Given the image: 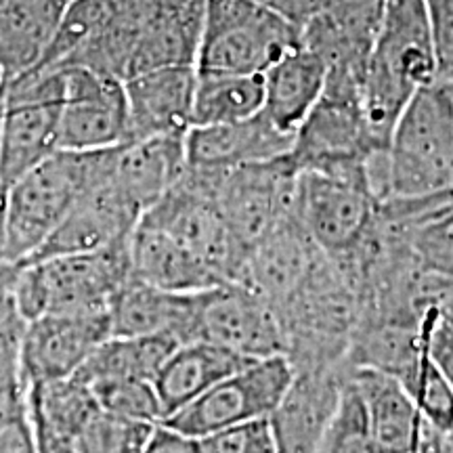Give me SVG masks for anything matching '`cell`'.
Masks as SVG:
<instances>
[{
  "mask_svg": "<svg viewBox=\"0 0 453 453\" xmlns=\"http://www.w3.org/2000/svg\"><path fill=\"white\" fill-rule=\"evenodd\" d=\"M206 0H110L97 36L72 67L116 81L166 65H196Z\"/></svg>",
  "mask_w": 453,
  "mask_h": 453,
  "instance_id": "cell-1",
  "label": "cell"
},
{
  "mask_svg": "<svg viewBox=\"0 0 453 453\" xmlns=\"http://www.w3.org/2000/svg\"><path fill=\"white\" fill-rule=\"evenodd\" d=\"M439 81L426 0H384L359 73L372 137L387 150L390 130L413 95Z\"/></svg>",
  "mask_w": 453,
  "mask_h": 453,
  "instance_id": "cell-2",
  "label": "cell"
},
{
  "mask_svg": "<svg viewBox=\"0 0 453 453\" xmlns=\"http://www.w3.org/2000/svg\"><path fill=\"white\" fill-rule=\"evenodd\" d=\"M113 150H59L4 187L3 250L13 265L30 260L78 200L111 173Z\"/></svg>",
  "mask_w": 453,
  "mask_h": 453,
  "instance_id": "cell-3",
  "label": "cell"
},
{
  "mask_svg": "<svg viewBox=\"0 0 453 453\" xmlns=\"http://www.w3.org/2000/svg\"><path fill=\"white\" fill-rule=\"evenodd\" d=\"M453 194V93L434 81L396 118L384 150V202Z\"/></svg>",
  "mask_w": 453,
  "mask_h": 453,
  "instance_id": "cell-4",
  "label": "cell"
},
{
  "mask_svg": "<svg viewBox=\"0 0 453 453\" xmlns=\"http://www.w3.org/2000/svg\"><path fill=\"white\" fill-rule=\"evenodd\" d=\"M130 281L128 242L99 252L64 254L17 269L13 296L21 319L57 313L110 311L111 300Z\"/></svg>",
  "mask_w": 453,
  "mask_h": 453,
  "instance_id": "cell-5",
  "label": "cell"
},
{
  "mask_svg": "<svg viewBox=\"0 0 453 453\" xmlns=\"http://www.w3.org/2000/svg\"><path fill=\"white\" fill-rule=\"evenodd\" d=\"M303 32L260 0H206L196 70L202 73H265Z\"/></svg>",
  "mask_w": 453,
  "mask_h": 453,
  "instance_id": "cell-6",
  "label": "cell"
},
{
  "mask_svg": "<svg viewBox=\"0 0 453 453\" xmlns=\"http://www.w3.org/2000/svg\"><path fill=\"white\" fill-rule=\"evenodd\" d=\"M214 179L217 170L185 168L183 177L143 214L141 223L156 226L177 240L223 281H235L246 252L219 211Z\"/></svg>",
  "mask_w": 453,
  "mask_h": 453,
  "instance_id": "cell-7",
  "label": "cell"
},
{
  "mask_svg": "<svg viewBox=\"0 0 453 453\" xmlns=\"http://www.w3.org/2000/svg\"><path fill=\"white\" fill-rule=\"evenodd\" d=\"M61 101V72H26L4 82L0 185L9 187L59 151Z\"/></svg>",
  "mask_w": 453,
  "mask_h": 453,
  "instance_id": "cell-8",
  "label": "cell"
},
{
  "mask_svg": "<svg viewBox=\"0 0 453 453\" xmlns=\"http://www.w3.org/2000/svg\"><path fill=\"white\" fill-rule=\"evenodd\" d=\"M294 376L296 370L283 355L252 361L173 413L164 424L203 439L240 424L269 420L292 387Z\"/></svg>",
  "mask_w": 453,
  "mask_h": 453,
  "instance_id": "cell-9",
  "label": "cell"
},
{
  "mask_svg": "<svg viewBox=\"0 0 453 453\" xmlns=\"http://www.w3.org/2000/svg\"><path fill=\"white\" fill-rule=\"evenodd\" d=\"M294 219L317 250L334 263L353 260L378 223V202L357 180L303 170L298 174Z\"/></svg>",
  "mask_w": 453,
  "mask_h": 453,
  "instance_id": "cell-10",
  "label": "cell"
},
{
  "mask_svg": "<svg viewBox=\"0 0 453 453\" xmlns=\"http://www.w3.org/2000/svg\"><path fill=\"white\" fill-rule=\"evenodd\" d=\"M298 174L288 156L225 173L217 170L214 200L243 252L294 217Z\"/></svg>",
  "mask_w": 453,
  "mask_h": 453,
  "instance_id": "cell-11",
  "label": "cell"
},
{
  "mask_svg": "<svg viewBox=\"0 0 453 453\" xmlns=\"http://www.w3.org/2000/svg\"><path fill=\"white\" fill-rule=\"evenodd\" d=\"M194 340H206L254 361L288 355L286 332L277 311L250 288L235 281L197 292Z\"/></svg>",
  "mask_w": 453,
  "mask_h": 453,
  "instance_id": "cell-12",
  "label": "cell"
},
{
  "mask_svg": "<svg viewBox=\"0 0 453 453\" xmlns=\"http://www.w3.org/2000/svg\"><path fill=\"white\" fill-rule=\"evenodd\" d=\"M59 150L104 151L128 141L124 84L87 67H65Z\"/></svg>",
  "mask_w": 453,
  "mask_h": 453,
  "instance_id": "cell-13",
  "label": "cell"
},
{
  "mask_svg": "<svg viewBox=\"0 0 453 453\" xmlns=\"http://www.w3.org/2000/svg\"><path fill=\"white\" fill-rule=\"evenodd\" d=\"M110 336V311L42 315L27 321L19 338L27 388L73 378Z\"/></svg>",
  "mask_w": 453,
  "mask_h": 453,
  "instance_id": "cell-14",
  "label": "cell"
},
{
  "mask_svg": "<svg viewBox=\"0 0 453 453\" xmlns=\"http://www.w3.org/2000/svg\"><path fill=\"white\" fill-rule=\"evenodd\" d=\"M141 219L143 212L118 189L110 173L78 200L64 223L57 226L49 240L26 263L64 257V254L107 250L128 242Z\"/></svg>",
  "mask_w": 453,
  "mask_h": 453,
  "instance_id": "cell-15",
  "label": "cell"
},
{
  "mask_svg": "<svg viewBox=\"0 0 453 453\" xmlns=\"http://www.w3.org/2000/svg\"><path fill=\"white\" fill-rule=\"evenodd\" d=\"M321 257L324 252L292 217L248 248L235 283L250 288L280 311L307 283Z\"/></svg>",
  "mask_w": 453,
  "mask_h": 453,
  "instance_id": "cell-16",
  "label": "cell"
},
{
  "mask_svg": "<svg viewBox=\"0 0 453 453\" xmlns=\"http://www.w3.org/2000/svg\"><path fill=\"white\" fill-rule=\"evenodd\" d=\"M196 65H166L124 81L128 113V141L137 143L191 128Z\"/></svg>",
  "mask_w": 453,
  "mask_h": 453,
  "instance_id": "cell-17",
  "label": "cell"
},
{
  "mask_svg": "<svg viewBox=\"0 0 453 453\" xmlns=\"http://www.w3.org/2000/svg\"><path fill=\"white\" fill-rule=\"evenodd\" d=\"M294 134L281 130L265 111L240 122L191 127L185 134L187 168L235 170L280 160L292 151Z\"/></svg>",
  "mask_w": 453,
  "mask_h": 453,
  "instance_id": "cell-18",
  "label": "cell"
},
{
  "mask_svg": "<svg viewBox=\"0 0 453 453\" xmlns=\"http://www.w3.org/2000/svg\"><path fill=\"white\" fill-rule=\"evenodd\" d=\"M347 370L340 365L296 370L292 387L269 418L280 453H317Z\"/></svg>",
  "mask_w": 453,
  "mask_h": 453,
  "instance_id": "cell-19",
  "label": "cell"
},
{
  "mask_svg": "<svg viewBox=\"0 0 453 453\" xmlns=\"http://www.w3.org/2000/svg\"><path fill=\"white\" fill-rule=\"evenodd\" d=\"M130 280L174 294H197L226 283L168 234L139 223L128 240Z\"/></svg>",
  "mask_w": 453,
  "mask_h": 453,
  "instance_id": "cell-20",
  "label": "cell"
},
{
  "mask_svg": "<svg viewBox=\"0 0 453 453\" xmlns=\"http://www.w3.org/2000/svg\"><path fill=\"white\" fill-rule=\"evenodd\" d=\"M349 378L364 399L378 453H418L424 420L403 382L372 367H350Z\"/></svg>",
  "mask_w": 453,
  "mask_h": 453,
  "instance_id": "cell-21",
  "label": "cell"
},
{
  "mask_svg": "<svg viewBox=\"0 0 453 453\" xmlns=\"http://www.w3.org/2000/svg\"><path fill=\"white\" fill-rule=\"evenodd\" d=\"M197 294H174L130 280L110 304L111 336H168L191 342Z\"/></svg>",
  "mask_w": 453,
  "mask_h": 453,
  "instance_id": "cell-22",
  "label": "cell"
},
{
  "mask_svg": "<svg viewBox=\"0 0 453 453\" xmlns=\"http://www.w3.org/2000/svg\"><path fill=\"white\" fill-rule=\"evenodd\" d=\"M327 76L330 61L309 44H296L263 73V111L281 130L296 134L300 124L324 95Z\"/></svg>",
  "mask_w": 453,
  "mask_h": 453,
  "instance_id": "cell-23",
  "label": "cell"
},
{
  "mask_svg": "<svg viewBox=\"0 0 453 453\" xmlns=\"http://www.w3.org/2000/svg\"><path fill=\"white\" fill-rule=\"evenodd\" d=\"M185 168V134H170L116 147L111 180L145 214L173 189Z\"/></svg>",
  "mask_w": 453,
  "mask_h": 453,
  "instance_id": "cell-24",
  "label": "cell"
},
{
  "mask_svg": "<svg viewBox=\"0 0 453 453\" xmlns=\"http://www.w3.org/2000/svg\"><path fill=\"white\" fill-rule=\"evenodd\" d=\"M252 361L254 359L231 353V350L206 342V340H191V342L179 344L154 378L156 393L160 396L164 410V420L196 401L229 373L242 370Z\"/></svg>",
  "mask_w": 453,
  "mask_h": 453,
  "instance_id": "cell-25",
  "label": "cell"
},
{
  "mask_svg": "<svg viewBox=\"0 0 453 453\" xmlns=\"http://www.w3.org/2000/svg\"><path fill=\"white\" fill-rule=\"evenodd\" d=\"M67 4L70 0H0V70L4 82L38 65Z\"/></svg>",
  "mask_w": 453,
  "mask_h": 453,
  "instance_id": "cell-26",
  "label": "cell"
},
{
  "mask_svg": "<svg viewBox=\"0 0 453 453\" xmlns=\"http://www.w3.org/2000/svg\"><path fill=\"white\" fill-rule=\"evenodd\" d=\"M395 226L422 294L445 304L453 296V197Z\"/></svg>",
  "mask_w": 453,
  "mask_h": 453,
  "instance_id": "cell-27",
  "label": "cell"
},
{
  "mask_svg": "<svg viewBox=\"0 0 453 453\" xmlns=\"http://www.w3.org/2000/svg\"><path fill=\"white\" fill-rule=\"evenodd\" d=\"M177 347V340L168 336H110L73 378L87 387L107 380L154 382L164 361Z\"/></svg>",
  "mask_w": 453,
  "mask_h": 453,
  "instance_id": "cell-28",
  "label": "cell"
},
{
  "mask_svg": "<svg viewBox=\"0 0 453 453\" xmlns=\"http://www.w3.org/2000/svg\"><path fill=\"white\" fill-rule=\"evenodd\" d=\"M265 110L263 73L197 72L191 127L240 122Z\"/></svg>",
  "mask_w": 453,
  "mask_h": 453,
  "instance_id": "cell-29",
  "label": "cell"
},
{
  "mask_svg": "<svg viewBox=\"0 0 453 453\" xmlns=\"http://www.w3.org/2000/svg\"><path fill=\"white\" fill-rule=\"evenodd\" d=\"M156 426L127 420L99 405L72 434L65 449L57 453H143Z\"/></svg>",
  "mask_w": 453,
  "mask_h": 453,
  "instance_id": "cell-30",
  "label": "cell"
},
{
  "mask_svg": "<svg viewBox=\"0 0 453 453\" xmlns=\"http://www.w3.org/2000/svg\"><path fill=\"white\" fill-rule=\"evenodd\" d=\"M317 453H378L364 399L349 378V370L340 388L338 405L327 422Z\"/></svg>",
  "mask_w": 453,
  "mask_h": 453,
  "instance_id": "cell-31",
  "label": "cell"
},
{
  "mask_svg": "<svg viewBox=\"0 0 453 453\" xmlns=\"http://www.w3.org/2000/svg\"><path fill=\"white\" fill-rule=\"evenodd\" d=\"M105 411L145 424H162L164 410L154 382L150 380H107L88 387Z\"/></svg>",
  "mask_w": 453,
  "mask_h": 453,
  "instance_id": "cell-32",
  "label": "cell"
},
{
  "mask_svg": "<svg viewBox=\"0 0 453 453\" xmlns=\"http://www.w3.org/2000/svg\"><path fill=\"white\" fill-rule=\"evenodd\" d=\"M410 393L416 399L422 420L430 428L445 433L453 426V388L447 378L430 359L428 349H424L420 367L413 378Z\"/></svg>",
  "mask_w": 453,
  "mask_h": 453,
  "instance_id": "cell-33",
  "label": "cell"
},
{
  "mask_svg": "<svg viewBox=\"0 0 453 453\" xmlns=\"http://www.w3.org/2000/svg\"><path fill=\"white\" fill-rule=\"evenodd\" d=\"M206 453H280L269 420L240 424L202 439Z\"/></svg>",
  "mask_w": 453,
  "mask_h": 453,
  "instance_id": "cell-34",
  "label": "cell"
},
{
  "mask_svg": "<svg viewBox=\"0 0 453 453\" xmlns=\"http://www.w3.org/2000/svg\"><path fill=\"white\" fill-rule=\"evenodd\" d=\"M426 349L453 388V311L443 304H434L426 313Z\"/></svg>",
  "mask_w": 453,
  "mask_h": 453,
  "instance_id": "cell-35",
  "label": "cell"
},
{
  "mask_svg": "<svg viewBox=\"0 0 453 453\" xmlns=\"http://www.w3.org/2000/svg\"><path fill=\"white\" fill-rule=\"evenodd\" d=\"M439 81H453V0H426Z\"/></svg>",
  "mask_w": 453,
  "mask_h": 453,
  "instance_id": "cell-36",
  "label": "cell"
},
{
  "mask_svg": "<svg viewBox=\"0 0 453 453\" xmlns=\"http://www.w3.org/2000/svg\"><path fill=\"white\" fill-rule=\"evenodd\" d=\"M21 332L0 336V407L27 399V384L21 372Z\"/></svg>",
  "mask_w": 453,
  "mask_h": 453,
  "instance_id": "cell-37",
  "label": "cell"
},
{
  "mask_svg": "<svg viewBox=\"0 0 453 453\" xmlns=\"http://www.w3.org/2000/svg\"><path fill=\"white\" fill-rule=\"evenodd\" d=\"M0 453H38L27 399L0 407Z\"/></svg>",
  "mask_w": 453,
  "mask_h": 453,
  "instance_id": "cell-38",
  "label": "cell"
},
{
  "mask_svg": "<svg viewBox=\"0 0 453 453\" xmlns=\"http://www.w3.org/2000/svg\"><path fill=\"white\" fill-rule=\"evenodd\" d=\"M143 453H206V451H203L202 439L180 433V430L162 422L154 428V433H151L150 441H147Z\"/></svg>",
  "mask_w": 453,
  "mask_h": 453,
  "instance_id": "cell-39",
  "label": "cell"
},
{
  "mask_svg": "<svg viewBox=\"0 0 453 453\" xmlns=\"http://www.w3.org/2000/svg\"><path fill=\"white\" fill-rule=\"evenodd\" d=\"M260 3L283 17L288 24L298 27L300 32L313 24L326 7V0H260Z\"/></svg>",
  "mask_w": 453,
  "mask_h": 453,
  "instance_id": "cell-40",
  "label": "cell"
},
{
  "mask_svg": "<svg viewBox=\"0 0 453 453\" xmlns=\"http://www.w3.org/2000/svg\"><path fill=\"white\" fill-rule=\"evenodd\" d=\"M422 441L434 453H453V426L449 430H445V433H439V430L430 428L428 424L424 422Z\"/></svg>",
  "mask_w": 453,
  "mask_h": 453,
  "instance_id": "cell-41",
  "label": "cell"
},
{
  "mask_svg": "<svg viewBox=\"0 0 453 453\" xmlns=\"http://www.w3.org/2000/svg\"><path fill=\"white\" fill-rule=\"evenodd\" d=\"M3 200H4V187L0 185V267L9 263V260L4 258V250H3Z\"/></svg>",
  "mask_w": 453,
  "mask_h": 453,
  "instance_id": "cell-42",
  "label": "cell"
},
{
  "mask_svg": "<svg viewBox=\"0 0 453 453\" xmlns=\"http://www.w3.org/2000/svg\"><path fill=\"white\" fill-rule=\"evenodd\" d=\"M3 111H4V84L0 87V122H3Z\"/></svg>",
  "mask_w": 453,
  "mask_h": 453,
  "instance_id": "cell-43",
  "label": "cell"
},
{
  "mask_svg": "<svg viewBox=\"0 0 453 453\" xmlns=\"http://www.w3.org/2000/svg\"><path fill=\"white\" fill-rule=\"evenodd\" d=\"M418 453H434V451L430 449V447H428V445L424 443V441H422V443H420V449H418Z\"/></svg>",
  "mask_w": 453,
  "mask_h": 453,
  "instance_id": "cell-44",
  "label": "cell"
},
{
  "mask_svg": "<svg viewBox=\"0 0 453 453\" xmlns=\"http://www.w3.org/2000/svg\"><path fill=\"white\" fill-rule=\"evenodd\" d=\"M443 307H447L449 311H453V296H451V298H447V303L443 304Z\"/></svg>",
  "mask_w": 453,
  "mask_h": 453,
  "instance_id": "cell-45",
  "label": "cell"
},
{
  "mask_svg": "<svg viewBox=\"0 0 453 453\" xmlns=\"http://www.w3.org/2000/svg\"><path fill=\"white\" fill-rule=\"evenodd\" d=\"M3 84H4V73L0 70V87H3Z\"/></svg>",
  "mask_w": 453,
  "mask_h": 453,
  "instance_id": "cell-46",
  "label": "cell"
},
{
  "mask_svg": "<svg viewBox=\"0 0 453 453\" xmlns=\"http://www.w3.org/2000/svg\"><path fill=\"white\" fill-rule=\"evenodd\" d=\"M447 82V81H445ZM449 87H451V93H453V81H449Z\"/></svg>",
  "mask_w": 453,
  "mask_h": 453,
  "instance_id": "cell-47",
  "label": "cell"
}]
</instances>
